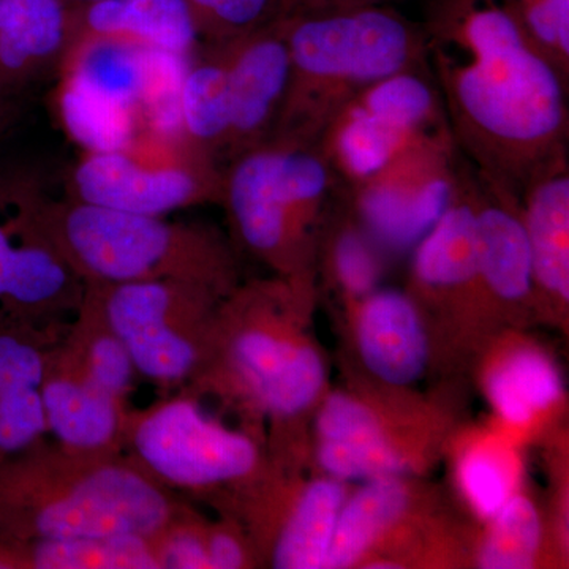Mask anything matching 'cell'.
I'll return each instance as SVG.
<instances>
[{"mask_svg": "<svg viewBox=\"0 0 569 569\" xmlns=\"http://www.w3.org/2000/svg\"><path fill=\"white\" fill-rule=\"evenodd\" d=\"M426 66L459 152L518 198L568 156V78L516 0H426Z\"/></svg>", "mask_w": 569, "mask_h": 569, "instance_id": "6da1fadb", "label": "cell"}, {"mask_svg": "<svg viewBox=\"0 0 569 569\" xmlns=\"http://www.w3.org/2000/svg\"><path fill=\"white\" fill-rule=\"evenodd\" d=\"M129 456L71 451L51 437L0 460V541L18 546L153 535L186 503Z\"/></svg>", "mask_w": 569, "mask_h": 569, "instance_id": "7a4b0ae2", "label": "cell"}, {"mask_svg": "<svg viewBox=\"0 0 569 569\" xmlns=\"http://www.w3.org/2000/svg\"><path fill=\"white\" fill-rule=\"evenodd\" d=\"M122 452L182 500L204 501L246 522L258 552L268 553L287 507L274 463L249 430L223 425L179 389L130 408Z\"/></svg>", "mask_w": 569, "mask_h": 569, "instance_id": "3957f363", "label": "cell"}, {"mask_svg": "<svg viewBox=\"0 0 569 569\" xmlns=\"http://www.w3.org/2000/svg\"><path fill=\"white\" fill-rule=\"evenodd\" d=\"M309 290L310 276L236 284L220 302L203 369L183 391L219 397L277 429L316 406L325 362L293 325Z\"/></svg>", "mask_w": 569, "mask_h": 569, "instance_id": "277c9868", "label": "cell"}, {"mask_svg": "<svg viewBox=\"0 0 569 569\" xmlns=\"http://www.w3.org/2000/svg\"><path fill=\"white\" fill-rule=\"evenodd\" d=\"M290 80L271 141L317 146L358 93L402 71L427 69L421 22L392 6L288 14Z\"/></svg>", "mask_w": 569, "mask_h": 569, "instance_id": "5b68a950", "label": "cell"}, {"mask_svg": "<svg viewBox=\"0 0 569 569\" xmlns=\"http://www.w3.org/2000/svg\"><path fill=\"white\" fill-rule=\"evenodd\" d=\"M31 208L41 233L84 284L181 280L222 296L238 284L231 247L208 224L52 200L37 183Z\"/></svg>", "mask_w": 569, "mask_h": 569, "instance_id": "8992f818", "label": "cell"}, {"mask_svg": "<svg viewBox=\"0 0 569 569\" xmlns=\"http://www.w3.org/2000/svg\"><path fill=\"white\" fill-rule=\"evenodd\" d=\"M342 190L317 146L269 141L223 168L220 204L241 244L277 276H310L317 228Z\"/></svg>", "mask_w": 569, "mask_h": 569, "instance_id": "52a82bcc", "label": "cell"}, {"mask_svg": "<svg viewBox=\"0 0 569 569\" xmlns=\"http://www.w3.org/2000/svg\"><path fill=\"white\" fill-rule=\"evenodd\" d=\"M84 290L126 347L138 377L179 391L203 369L224 296L181 280L88 283Z\"/></svg>", "mask_w": 569, "mask_h": 569, "instance_id": "ba28073f", "label": "cell"}, {"mask_svg": "<svg viewBox=\"0 0 569 569\" xmlns=\"http://www.w3.org/2000/svg\"><path fill=\"white\" fill-rule=\"evenodd\" d=\"M84 152L71 167L66 197L116 211L168 217L222 198V168L182 137Z\"/></svg>", "mask_w": 569, "mask_h": 569, "instance_id": "9c48e42d", "label": "cell"}, {"mask_svg": "<svg viewBox=\"0 0 569 569\" xmlns=\"http://www.w3.org/2000/svg\"><path fill=\"white\" fill-rule=\"evenodd\" d=\"M445 134L452 137L436 82L429 70L418 69L358 93L326 127L317 148L348 190L408 146Z\"/></svg>", "mask_w": 569, "mask_h": 569, "instance_id": "30bf717a", "label": "cell"}, {"mask_svg": "<svg viewBox=\"0 0 569 569\" xmlns=\"http://www.w3.org/2000/svg\"><path fill=\"white\" fill-rule=\"evenodd\" d=\"M459 149L451 134L408 146L365 181L343 190L356 219L377 246L410 249L447 211Z\"/></svg>", "mask_w": 569, "mask_h": 569, "instance_id": "8fae6325", "label": "cell"}, {"mask_svg": "<svg viewBox=\"0 0 569 569\" xmlns=\"http://www.w3.org/2000/svg\"><path fill=\"white\" fill-rule=\"evenodd\" d=\"M81 293V280L33 220L31 179L0 174V325L58 323Z\"/></svg>", "mask_w": 569, "mask_h": 569, "instance_id": "7c38bea8", "label": "cell"}, {"mask_svg": "<svg viewBox=\"0 0 569 569\" xmlns=\"http://www.w3.org/2000/svg\"><path fill=\"white\" fill-rule=\"evenodd\" d=\"M230 123L220 168L271 141L290 80L287 17L223 41Z\"/></svg>", "mask_w": 569, "mask_h": 569, "instance_id": "4fadbf2b", "label": "cell"}, {"mask_svg": "<svg viewBox=\"0 0 569 569\" xmlns=\"http://www.w3.org/2000/svg\"><path fill=\"white\" fill-rule=\"evenodd\" d=\"M41 397L52 440L71 451L121 455L129 402L82 361L67 328L48 351Z\"/></svg>", "mask_w": 569, "mask_h": 569, "instance_id": "5bb4252c", "label": "cell"}, {"mask_svg": "<svg viewBox=\"0 0 569 569\" xmlns=\"http://www.w3.org/2000/svg\"><path fill=\"white\" fill-rule=\"evenodd\" d=\"M67 325H0V460L50 437L41 381L48 351Z\"/></svg>", "mask_w": 569, "mask_h": 569, "instance_id": "9a60e30c", "label": "cell"}, {"mask_svg": "<svg viewBox=\"0 0 569 569\" xmlns=\"http://www.w3.org/2000/svg\"><path fill=\"white\" fill-rule=\"evenodd\" d=\"M411 276L425 293L478 296V173L460 152L451 203L415 246Z\"/></svg>", "mask_w": 569, "mask_h": 569, "instance_id": "2e32d148", "label": "cell"}, {"mask_svg": "<svg viewBox=\"0 0 569 569\" xmlns=\"http://www.w3.org/2000/svg\"><path fill=\"white\" fill-rule=\"evenodd\" d=\"M82 39L123 41L178 61L192 58L201 44L187 0H100L71 7L69 44Z\"/></svg>", "mask_w": 569, "mask_h": 569, "instance_id": "e0dca14e", "label": "cell"}, {"mask_svg": "<svg viewBox=\"0 0 569 569\" xmlns=\"http://www.w3.org/2000/svg\"><path fill=\"white\" fill-rule=\"evenodd\" d=\"M70 32L67 0H0V100L59 70Z\"/></svg>", "mask_w": 569, "mask_h": 569, "instance_id": "ac0fdd59", "label": "cell"}, {"mask_svg": "<svg viewBox=\"0 0 569 569\" xmlns=\"http://www.w3.org/2000/svg\"><path fill=\"white\" fill-rule=\"evenodd\" d=\"M356 339L362 362L392 387L417 383L429 361V342L417 302L397 290L359 299Z\"/></svg>", "mask_w": 569, "mask_h": 569, "instance_id": "d6986e66", "label": "cell"}, {"mask_svg": "<svg viewBox=\"0 0 569 569\" xmlns=\"http://www.w3.org/2000/svg\"><path fill=\"white\" fill-rule=\"evenodd\" d=\"M520 217L529 238L533 293L559 305L569 299V163L559 157L523 189Z\"/></svg>", "mask_w": 569, "mask_h": 569, "instance_id": "ffe728a7", "label": "cell"}, {"mask_svg": "<svg viewBox=\"0 0 569 569\" xmlns=\"http://www.w3.org/2000/svg\"><path fill=\"white\" fill-rule=\"evenodd\" d=\"M529 238L518 198L478 174V296L520 305L533 296Z\"/></svg>", "mask_w": 569, "mask_h": 569, "instance_id": "44dd1931", "label": "cell"}, {"mask_svg": "<svg viewBox=\"0 0 569 569\" xmlns=\"http://www.w3.org/2000/svg\"><path fill=\"white\" fill-rule=\"evenodd\" d=\"M160 58L163 56L123 41L82 39L71 41L58 71L71 88L138 114L156 91Z\"/></svg>", "mask_w": 569, "mask_h": 569, "instance_id": "7402d4cb", "label": "cell"}, {"mask_svg": "<svg viewBox=\"0 0 569 569\" xmlns=\"http://www.w3.org/2000/svg\"><path fill=\"white\" fill-rule=\"evenodd\" d=\"M346 482L329 477L309 482L284 508L266 560L276 569H326Z\"/></svg>", "mask_w": 569, "mask_h": 569, "instance_id": "603a6c76", "label": "cell"}, {"mask_svg": "<svg viewBox=\"0 0 569 569\" xmlns=\"http://www.w3.org/2000/svg\"><path fill=\"white\" fill-rule=\"evenodd\" d=\"M181 133L220 168L228 123L230 92L224 52L220 43H201L178 84Z\"/></svg>", "mask_w": 569, "mask_h": 569, "instance_id": "cb8c5ba5", "label": "cell"}, {"mask_svg": "<svg viewBox=\"0 0 569 569\" xmlns=\"http://www.w3.org/2000/svg\"><path fill=\"white\" fill-rule=\"evenodd\" d=\"M486 395L505 425L522 427L559 402L563 378L545 351L515 348L489 370Z\"/></svg>", "mask_w": 569, "mask_h": 569, "instance_id": "d4e9b609", "label": "cell"}, {"mask_svg": "<svg viewBox=\"0 0 569 569\" xmlns=\"http://www.w3.org/2000/svg\"><path fill=\"white\" fill-rule=\"evenodd\" d=\"M410 492L399 477L370 479L347 497L337 518L326 569L351 568L406 515Z\"/></svg>", "mask_w": 569, "mask_h": 569, "instance_id": "484cf974", "label": "cell"}, {"mask_svg": "<svg viewBox=\"0 0 569 569\" xmlns=\"http://www.w3.org/2000/svg\"><path fill=\"white\" fill-rule=\"evenodd\" d=\"M21 569H159L152 535H102L11 546Z\"/></svg>", "mask_w": 569, "mask_h": 569, "instance_id": "4316f807", "label": "cell"}, {"mask_svg": "<svg viewBox=\"0 0 569 569\" xmlns=\"http://www.w3.org/2000/svg\"><path fill=\"white\" fill-rule=\"evenodd\" d=\"M56 110L67 134L84 152L127 148L138 137V114L111 107L59 81Z\"/></svg>", "mask_w": 569, "mask_h": 569, "instance_id": "83f0119b", "label": "cell"}, {"mask_svg": "<svg viewBox=\"0 0 569 569\" xmlns=\"http://www.w3.org/2000/svg\"><path fill=\"white\" fill-rule=\"evenodd\" d=\"M489 529L478 550V567L529 569L541 546L542 526L530 498L516 493L489 519Z\"/></svg>", "mask_w": 569, "mask_h": 569, "instance_id": "f1b7e54d", "label": "cell"}, {"mask_svg": "<svg viewBox=\"0 0 569 569\" xmlns=\"http://www.w3.org/2000/svg\"><path fill=\"white\" fill-rule=\"evenodd\" d=\"M460 490L471 509L482 519H490L516 496L512 456L492 443H478L466 449L458 463Z\"/></svg>", "mask_w": 569, "mask_h": 569, "instance_id": "f546056e", "label": "cell"}, {"mask_svg": "<svg viewBox=\"0 0 569 569\" xmlns=\"http://www.w3.org/2000/svg\"><path fill=\"white\" fill-rule=\"evenodd\" d=\"M201 43H223L288 17L293 0H187Z\"/></svg>", "mask_w": 569, "mask_h": 569, "instance_id": "4dcf8cb0", "label": "cell"}, {"mask_svg": "<svg viewBox=\"0 0 569 569\" xmlns=\"http://www.w3.org/2000/svg\"><path fill=\"white\" fill-rule=\"evenodd\" d=\"M208 520L186 501L173 518L152 535L159 569H209Z\"/></svg>", "mask_w": 569, "mask_h": 569, "instance_id": "1f68e13d", "label": "cell"}, {"mask_svg": "<svg viewBox=\"0 0 569 569\" xmlns=\"http://www.w3.org/2000/svg\"><path fill=\"white\" fill-rule=\"evenodd\" d=\"M376 246L359 222L358 227L343 228L332 242V271L351 298H365L378 288L381 264Z\"/></svg>", "mask_w": 569, "mask_h": 569, "instance_id": "d6a6232c", "label": "cell"}, {"mask_svg": "<svg viewBox=\"0 0 569 569\" xmlns=\"http://www.w3.org/2000/svg\"><path fill=\"white\" fill-rule=\"evenodd\" d=\"M318 441L362 443L388 438L376 411L355 397L335 392L325 400L317 413Z\"/></svg>", "mask_w": 569, "mask_h": 569, "instance_id": "836d02e7", "label": "cell"}, {"mask_svg": "<svg viewBox=\"0 0 569 569\" xmlns=\"http://www.w3.org/2000/svg\"><path fill=\"white\" fill-rule=\"evenodd\" d=\"M531 33L569 77V0H516Z\"/></svg>", "mask_w": 569, "mask_h": 569, "instance_id": "e575fe53", "label": "cell"}, {"mask_svg": "<svg viewBox=\"0 0 569 569\" xmlns=\"http://www.w3.org/2000/svg\"><path fill=\"white\" fill-rule=\"evenodd\" d=\"M209 569H241L252 567L257 546L242 530L241 523L224 518L206 527Z\"/></svg>", "mask_w": 569, "mask_h": 569, "instance_id": "d590c367", "label": "cell"}, {"mask_svg": "<svg viewBox=\"0 0 569 569\" xmlns=\"http://www.w3.org/2000/svg\"><path fill=\"white\" fill-rule=\"evenodd\" d=\"M395 0H293L290 14H317L329 11L392 6Z\"/></svg>", "mask_w": 569, "mask_h": 569, "instance_id": "8d00e7d4", "label": "cell"}, {"mask_svg": "<svg viewBox=\"0 0 569 569\" xmlns=\"http://www.w3.org/2000/svg\"><path fill=\"white\" fill-rule=\"evenodd\" d=\"M14 118V102L11 100H0V134L9 129Z\"/></svg>", "mask_w": 569, "mask_h": 569, "instance_id": "74e56055", "label": "cell"}, {"mask_svg": "<svg viewBox=\"0 0 569 569\" xmlns=\"http://www.w3.org/2000/svg\"><path fill=\"white\" fill-rule=\"evenodd\" d=\"M71 7L89 6V3L100 2V0H67Z\"/></svg>", "mask_w": 569, "mask_h": 569, "instance_id": "f35d334b", "label": "cell"}]
</instances>
